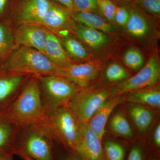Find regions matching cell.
I'll list each match as a JSON object with an SVG mask.
<instances>
[{"label":"cell","mask_w":160,"mask_h":160,"mask_svg":"<svg viewBox=\"0 0 160 160\" xmlns=\"http://www.w3.org/2000/svg\"><path fill=\"white\" fill-rule=\"evenodd\" d=\"M7 114L20 130L32 126L49 127V117L42 102L38 77L32 76L28 80L9 106Z\"/></svg>","instance_id":"obj_1"},{"label":"cell","mask_w":160,"mask_h":160,"mask_svg":"<svg viewBox=\"0 0 160 160\" xmlns=\"http://www.w3.org/2000/svg\"><path fill=\"white\" fill-rule=\"evenodd\" d=\"M0 67L14 73L37 77L61 76V68L37 49L18 46L0 64Z\"/></svg>","instance_id":"obj_2"},{"label":"cell","mask_w":160,"mask_h":160,"mask_svg":"<svg viewBox=\"0 0 160 160\" xmlns=\"http://www.w3.org/2000/svg\"><path fill=\"white\" fill-rule=\"evenodd\" d=\"M54 138L50 127L38 126L20 130L16 144V154L36 160H55Z\"/></svg>","instance_id":"obj_3"},{"label":"cell","mask_w":160,"mask_h":160,"mask_svg":"<svg viewBox=\"0 0 160 160\" xmlns=\"http://www.w3.org/2000/svg\"><path fill=\"white\" fill-rule=\"evenodd\" d=\"M38 78L42 102L47 113L61 107L69 106L72 98L82 89L63 77L49 76Z\"/></svg>","instance_id":"obj_4"},{"label":"cell","mask_w":160,"mask_h":160,"mask_svg":"<svg viewBox=\"0 0 160 160\" xmlns=\"http://www.w3.org/2000/svg\"><path fill=\"white\" fill-rule=\"evenodd\" d=\"M48 114L55 140L66 149L76 152L81 140V124L69 106L54 109Z\"/></svg>","instance_id":"obj_5"},{"label":"cell","mask_w":160,"mask_h":160,"mask_svg":"<svg viewBox=\"0 0 160 160\" xmlns=\"http://www.w3.org/2000/svg\"><path fill=\"white\" fill-rule=\"evenodd\" d=\"M112 97L111 89H81L69 107L81 124H86L107 100Z\"/></svg>","instance_id":"obj_6"},{"label":"cell","mask_w":160,"mask_h":160,"mask_svg":"<svg viewBox=\"0 0 160 160\" xmlns=\"http://www.w3.org/2000/svg\"><path fill=\"white\" fill-rule=\"evenodd\" d=\"M160 77L159 61L158 56L154 55L136 74L128 78L111 89L112 97L153 86L158 82Z\"/></svg>","instance_id":"obj_7"},{"label":"cell","mask_w":160,"mask_h":160,"mask_svg":"<svg viewBox=\"0 0 160 160\" xmlns=\"http://www.w3.org/2000/svg\"><path fill=\"white\" fill-rule=\"evenodd\" d=\"M17 47L24 46L37 49L45 55L47 30L39 25L20 24L12 30Z\"/></svg>","instance_id":"obj_8"},{"label":"cell","mask_w":160,"mask_h":160,"mask_svg":"<svg viewBox=\"0 0 160 160\" xmlns=\"http://www.w3.org/2000/svg\"><path fill=\"white\" fill-rule=\"evenodd\" d=\"M32 76L10 72L0 67V105L9 107Z\"/></svg>","instance_id":"obj_9"},{"label":"cell","mask_w":160,"mask_h":160,"mask_svg":"<svg viewBox=\"0 0 160 160\" xmlns=\"http://www.w3.org/2000/svg\"><path fill=\"white\" fill-rule=\"evenodd\" d=\"M81 140L76 152L81 160H106L102 140L92 131L88 123L81 124Z\"/></svg>","instance_id":"obj_10"},{"label":"cell","mask_w":160,"mask_h":160,"mask_svg":"<svg viewBox=\"0 0 160 160\" xmlns=\"http://www.w3.org/2000/svg\"><path fill=\"white\" fill-rule=\"evenodd\" d=\"M61 69V77L72 81L82 89L88 88L97 78L100 72L98 65L91 62L71 63Z\"/></svg>","instance_id":"obj_11"},{"label":"cell","mask_w":160,"mask_h":160,"mask_svg":"<svg viewBox=\"0 0 160 160\" xmlns=\"http://www.w3.org/2000/svg\"><path fill=\"white\" fill-rule=\"evenodd\" d=\"M70 13L65 8L52 3L51 6L41 20L39 26L55 34L58 33L61 36L67 35L64 29L73 28L70 22Z\"/></svg>","instance_id":"obj_12"},{"label":"cell","mask_w":160,"mask_h":160,"mask_svg":"<svg viewBox=\"0 0 160 160\" xmlns=\"http://www.w3.org/2000/svg\"><path fill=\"white\" fill-rule=\"evenodd\" d=\"M52 4L49 0H23L18 11L19 24L39 25Z\"/></svg>","instance_id":"obj_13"},{"label":"cell","mask_w":160,"mask_h":160,"mask_svg":"<svg viewBox=\"0 0 160 160\" xmlns=\"http://www.w3.org/2000/svg\"><path fill=\"white\" fill-rule=\"evenodd\" d=\"M124 99L122 95L110 98L95 113L88 123L89 128L102 141L106 124L112 112Z\"/></svg>","instance_id":"obj_14"},{"label":"cell","mask_w":160,"mask_h":160,"mask_svg":"<svg viewBox=\"0 0 160 160\" xmlns=\"http://www.w3.org/2000/svg\"><path fill=\"white\" fill-rule=\"evenodd\" d=\"M20 130L9 119L7 112L0 114V156L16 154V144Z\"/></svg>","instance_id":"obj_15"},{"label":"cell","mask_w":160,"mask_h":160,"mask_svg":"<svg viewBox=\"0 0 160 160\" xmlns=\"http://www.w3.org/2000/svg\"><path fill=\"white\" fill-rule=\"evenodd\" d=\"M45 55L61 68L72 63L57 36L48 30L45 46Z\"/></svg>","instance_id":"obj_16"},{"label":"cell","mask_w":160,"mask_h":160,"mask_svg":"<svg viewBox=\"0 0 160 160\" xmlns=\"http://www.w3.org/2000/svg\"><path fill=\"white\" fill-rule=\"evenodd\" d=\"M123 4L129 12V19L125 25L127 31L136 37L144 36L148 32L149 26L143 9L133 3Z\"/></svg>","instance_id":"obj_17"},{"label":"cell","mask_w":160,"mask_h":160,"mask_svg":"<svg viewBox=\"0 0 160 160\" xmlns=\"http://www.w3.org/2000/svg\"><path fill=\"white\" fill-rule=\"evenodd\" d=\"M124 101L154 109H160V91L157 89H141L129 92Z\"/></svg>","instance_id":"obj_18"},{"label":"cell","mask_w":160,"mask_h":160,"mask_svg":"<svg viewBox=\"0 0 160 160\" xmlns=\"http://www.w3.org/2000/svg\"><path fill=\"white\" fill-rule=\"evenodd\" d=\"M70 15L71 17L79 24L84 26L103 32L114 31V27L100 15L86 12H74Z\"/></svg>","instance_id":"obj_19"},{"label":"cell","mask_w":160,"mask_h":160,"mask_svg":"<svg viewBox=\"0 0 160 160\" xmlns=\"http://www.w3.org/2000/svg\"><path fill=\"white\" fill-rule=\"evenodd\" d=\"M74 25L73 30L78 37L92 48H100L107 44L108 38L104 32L83 25Z\"/></svg>","instance_id":"obj_20"},{"label":"cell","mask_w":160,"mask_h":160,"mask_svg":"<svg viewBox=\"0 0 160 160\" xmlns=\"http://www.w3.org/2000/svg\"><path fill=\"white\" fill-rule=\"evenodd\" d=\"M129 115L140 133L144 134L149 129L153 119V114L149 108L138 104L129 106Z\"/></svg>","instance_id":"obj_21"},{"label":"cell","mask_w":160,"mask_h":160,"mask_svg":"<svg viewBox=\"0 0 160 160\" xmlns=\"http://www.w3.org/2000/svg\"><path fill=\"white\" fill-rule=\"evenodd\" d=\"M17 47L9 22H0V64Z\"/></svg>","instance_id":"obj_22"},{"label":"cell","mask_w":160,"mask_h":160,"mask_svg":"<svg viewBox=\"0 0 160 160\" xmlns=\"http://www.w3.org/2000/svg\"><path fill=\"white\" fill-rule=\"evenodd\" d=\"M109 128L114 134L126 139L133 137V133L130 123L122 112L113 115L109 122Z\"/></svg>","instance_id":"obj_23"},{"label":"cell","mask_w":160,"mask_h":160,"mask_svg":"<svg viewBox=\"0 0 160 160\" xmlns=\"http://www.w3.org/2000/svg\"><path fill=\"white\" fill-rule=\"evenodd\" d=\"M64 49L71 57L75 59L85 60L88 58V52L82 44L74 38L61 36L59 39Z\"/></svg>","instance_id":"obj_24"},{"label":"cell","mask_w":160,"mask_h":160,"mask_svg":"<svg viewBox=\"0 0 160 160\" xmlns=\"http://www.w3.org/2000/svg\"><path fill=\"white\" fill-rule=\"evenodd\" d=\"M106 160H125V149L119 143L108 141L103 146Z\"/></svg>","instance_id":"obj_25"},{"label":"cell","mask_w":160,"mask_h":160,"mask_svg":"<svg viewBox=\"0 0 160 160\" xmlns=\"http://www.w3.org/2000/svg\"><path fill=\"white\" fill-rule=\"evenodd\" d=\"M106 79L110 82L124 81L129 77V74L122 66L118 63L109 65L106 69Z\"/></svg>","instance_id":"obj_26"},{"label":"cell","mask_w":160,"mask_h":160,"mask_svg":"<svg viewBox=\"0 0 160 160\" xmlns=\"http://www.w3.org/2000/svg\"><path fill=\"white\" fill-rule=\"evenodd\" d=\"M124 62L127 66L133 70H138L142 68L144 59L138 49L130 48L126 51L124 56Z\"/></svg>","instance_id":"obj_27"},{"label":"cell","mask_w":160,"mask_h":160,"mask_svg":"<svg viewBox=\"0 0 160 160\" xmlns=\"http://www.w3.org/2000/svg\"><path fill=\"white\" fill-rule=\"evenodd\" d=\"M100 14L109 22H115L114 17L117 5L112 0H97Z\"/></svg>","instance_id":"obj_28"},{"label":"cell","mask_w":160,"mask_h":160,"mask_svg":"<svg viewBox=\"0 0 160 160\" xmlns=\"http://www.w3.org/2000/svg\"><path fill=\"white\" fill-rule=\"evenodd\" d=\"M73 12H86L99 15L97 0H73Z\"/></svg>","instance_id":"obj_29"},{"label":"cell","mask_w":160,"mask_h":160,"mask_svg":"<svg viewBox=\"0 0 160 160\" xmlns=\"http://www.w3.org/2000/svg\"><path fill=\"white\" fill-rule=\"evenodd\" d=\"M133 3L150 14L160 16V0H135Z\"/></svg>","instance_id":"obj_30"},{"label":"cell","mask_w":160,"mask_h":160,"mask_svg":"<svg viewBox=\"0 0 160 160\" xmlns=\"http://www.w3.org/2000/svg\"><path fill=\"white\" fill-rule=\"evenodd\" d=\"M129 17V12L126 6L122 5H117L115 14L114 21L118 25L125 26Z\"/></svg>","instance_id":"obj_31"},{"label":"cell","mask_w":160,"mask_h":160,"mask_svg":"<svg viewBox=\"0 0 160 160\" xmlns=\"http://www.w3.org/2000/svg\"><path fill=\"white\" fill-rule=\"evenodd\" d=\"M126 160H145V152L142 146L139 145L132 146Z\"/></svg>","instance_id":"obj_32"},{"label":"cell","mask_w":160,"mask_h":160,"mask_svg":"<svg viewBox=\"0 0 160 160\" xmlns=\"http://www.w3.org/2000/svg\"><path fill=\"white\" fill-rule=\"evenodd\" d=\"M66 151L65 153L58 154L54 150L55 160H82L75 152L68 149H66Z\"/></svg>","instance_id":"obj_33"},{"label":"cell","mask_w":160,"mask_h":160,"mask_svg":"<svg viewBox=\"0 0 160 160\" xmlns=\"http://www.w3.org/2000/svg\"><path fill=\"white\" fill-rule=\"evenodd\" d=\"M152 142L155 148L159 149L160 148V124L158 123L155 128L152 136Z\"/></svg>","instance_id":"obj_34"},{"label":"cell","mask_w":160,"mask_h":160,"mask_svg":"<svg viewBox=\"0 0 160 160\" xmlns=\"http://www.w3.org/2000/svg\"><path fill=\"white\" fill-rule=\"evenodd\" d=\"M9 0H0V22L6 21L5 17L7 12Z\"/></svg>","instance_id":"obj_35"},{"label":"cell","mask_w":160,"mask_h":160,"mask_svg":"<svg viewBox=\"0 0 160 160\" xmlns=\"http://www.w3.org/2000/svg\"><path fill=\"white\" fill-rule=\"evenodd\" d=\"M59 4L62 6L66 10L72 13L73 9V0H55Z\"/></svg>","instance_id":"obj_36"},{"label":"cell","mask_w":160,"mask_h":160,"mask_svg":"<svg viewBox=\"0 0 160 160\" xmlns=\"http://www.w3.org/2000/svg\"><path fill=\"white\" fill-rule=\"evenodd\" d=\"M9 107L0 105V114L6 113Z\"/></svg>","instance_id":"obj_37"},{"label":"cell","mask_w":160,"mask_h":160,"mask_svg":"<svg viewBox=\"0 0 160 160\" xmlns=\"http://www.w3.org/2000/svg\"><path fill=\"white\" fill-rule=\"evenodd\" d=\"M0 160H13L12 156H0Z\"/></svg>","instance_id":"obj_38"},{"label":"cell","mask_w":160,"mask_h":160,"mask_svg":"<svg viewBox=\"0 0 160 160\" xmlns=\"http://www.w3.org/2000/svg\"><path fill=\"white\" fill-rule=\"evenodd\" d=\"M115 1L118 2L123 3V4H129V3L134 2L135 0H115Z\"/></svg>","instance_id":"obj_39"},{"label":"cell","mask_w":160,"mask_h":160,"mask_svg":"<svg viewBox=\"0 0 160 160\" xmlns=\"http://www.w3.org/2000/svg\"><path fill=\"white\" fill-rule=\"evenodd\" d=\"M21 158H22L24 160H36L32 158H31L29 157L26 156H22L21 157Z\"/></svg>","instance_id":"obj_40"},{"label":"cell","mask_w":160,"mask_h":160,"mask_svg":"<svg viewBox=\"0 0 160 160\" xmlns=\"http://www.w3.org/2000/svg\"><path fill=\"white\" fill-rule=\"evenodd\" d=\"M148 160H160V159L158 158L152 157L150 158Z\"/></svg>","instance_id":"obj_41"}]
</instances>
